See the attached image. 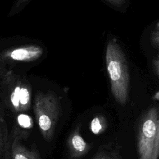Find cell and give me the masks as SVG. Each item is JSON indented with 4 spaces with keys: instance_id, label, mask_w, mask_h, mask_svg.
Returning <instances> with one entry per match:
<instances>
[{
    "instance_id": "16",
    "label": "cell",
    "mask_w": 159,
    "mask_h": 159,
    "mask_svg": "<svg viewBox=\"0 0 159 159\" xmlns=\"http://www.w3.org/2000/svg\"><path fill=\"white\" fill-rule=\"evenodd\" d=\"M29 119L28 116L24 115V118L23 119V120L22 119H19V122L22 126L26 127L29 124V120H30V119Z\"/></svg>"
},
{
    "instance_id": "15",
    "label": "cell",
    "mask_w": 159,
    "mask_h": 159,
    "mask_svg": "<svg viewBox=\"0 0 159 159\" xmlns=\"http://www.w3.org/2000/svg\"><path fill=\"white\" fill-rule=\"evenodd\" d=\"M29 0H17L15 4V8L18 9L25 5Z\"/></svg>"
},
{
    "instance_id": "12",
    "label": "cell",
    "mask_w": 159,
    "mask_h": 159,
    "mask_svg": "<svg viewBox=\"0 0 159 159\" xmlns=\"http://www.w3.org/2000/svg\"><path fill=\"white\" fill-rule=\"evenodd\" d=\"M150 41L153 47L159 48V31H153L151 33Z\"/></svg>"
},
{
    "instance_id": "6",
    "label": "cell",
    "mask_w": 159,
    "mask_h": 159,
    "mask_svg": "<svg viewBox=\"0 0 159 159\" xmlns=\"http://www.w3.org/2000/svg\"><path fill=\"white\" fill-rule=\"evenodd\" d=\"M43 53L40 46L31 45L8 50L3 53V57L16 61L30 62L39 58Z\"/></svg>"
},
{
    "instance_id": "10",
    "label": "cell",
    "mask_w": 159,
    "mask_h": 159,
    "mask_svg": "<svg viewBox=\"0 0 159 159\" xmlns=\"http://www.w3.org/2000/svg\"><path fill=\"white\" fill-rule=\"evenodd\" d=\"M23 129L19 127L18 125H14L11 129L9 137L8 140L6 145L5 150L3 154V157L2 159H13L12 155V144L14 141L15 137Z\"/></svg>"
},
{
    "instance_id": "2",
    "label": "cell",
    "mask_w": 159,
    "mask_h": 159,
    "mask_svg": "<svg viewBox=\"0 0 159 159\" xmlns=\"http://www.w3.org/2000/svg\"><path fill=\"white\" fill-rule=\"evenodd\" d=\"M138 159H159V106L148 108L137 125Z\"/></svg>"
},
{
    "instance_id": "13",
    "label": "cell",
    "mask_w": 159,
    "mask_h": 159,
    "mask_svg": "<svg viewBox=\"0 0 159 159\" xmlns=\"http://www.w3.org/2000/svg\"><path fill=\"white\" fill-rule=\"evenodd\" d=\"M153 69H154L155 73H157V76L159 78V53L157 54V55L153 59Z\"/></svg>"
},
{
    "instance_id": "1",
    "label": "cell",
    "mask_w": 159,
    "mask_h": 159,
    "mask_svg": "<svg viewBox=\"0 0 159 159\" xmlns=\"http://www.w3.org/2000/svg\"><path fill=\"white\" fill-rule=\"evenodd\" d=\"M105 58L112 96L124 106L129 100L130 74L125 56L116 39L108 41Z\"/></svg>"
},
{
    "instance_id": "9",
    "label": "cell",
    "mask_w": 159,
    "mask_h": 159,
    "mask_svg": "<svg viewBox=\"0 0 159 159\" xmlns=\"http://www.w3.org/2000/svg\"><path fill=\"white\" fill-rule=\"evenodd\" d=\"M9 133L3 111H0V159L2 158Z\"/></svg>"
},
{
    "instance_id": "11",
    "label": "cell",
    "mask_w": 159,
    "mask_h": 159,
    "mask_svg": "<svg viewBox=\"0 0 159 159\" xmlns=\"http://www.w3.org/2000/svg\"><path fill=\"white\" fill-rule=\"evenodd\" d=\"M106 120L102 115L96 116L91 121V129L94 134H100L106 130Z\"/></svg>"
},
{
    "instance_id": "14",
    "label": "cell",
    "mask_w": 159,
    "mask_h": 159,
    "mask_svg": "<svg viewBox=\"0 0 159 159\" xmlns=\"http://www.w3.org/2000/svg\"><path fill=\"white\" fill-rule=\"evenodd\" d=\"M106 1H107L110 4L118 7L122 6L125 2V0H106Z\"/></svg>"
},
{
    "instance_id": "5",
    "label": "cell",
    "mask_w": 159,
    "mask_h": 159,
    "mask_svg": "<svg viewBox=\"0 0 159 159\" xmlns=\"http://www.w3.org/2000/svg\"><path fill=\"white\" fill-rule=\"evenodd\" d=\"M80 125H76L67 139V152L70 159H80L90 150L91 145L83 138Z\"/></svg>"
},
{
    "instance_id": "4",
    "label": "cell",
    "mask_w": 159,
    "mask_h": 159,
    "mask_svg": "<svg viewBox=\"0 0 159 159\" xmlns=\"http://www.w3.org/2000/svg\"><path fill=\"white\" fill-rule=\"evenodd\" d=\"M7 103L10 109L16 113L27 111L31 104V92L30 88L21 83L16 84L7 96Z\"/></svg>"
},
{
    "instance_id": "18",
    "label": "cell",
    "mask_w": 159,
    "mask_h": 159,
    "mask_svg": "<svg viewBox=\"0 0 159 159\" xmlns=\"http://www.w3.org/2000/svg\"><path fill=\"white\" fill-rule=\"evenodd\" d=\"M157 29H158V31H159V22L157 24Z\"/></svg>"
},
{
    "instance_id": "17",
    "label": "cell",
    "mask_w": 159,
    "mask_h": 159,
    "mask_svg": "<svg viewBox=\"0 0 159 159\" xmlns=\"http://www.w3.org/2000/svg\"><path fill=\"white\" fill-rule=\"evenodd\" d=\"M152 99L155 101H159V91L155 93V94L152 97Z\"/></svg>"
},
{
    "instance_id": "7",
    "label": "cell",
    "mask_w": 159,
    "mask_h": 159,
    "mask_svg": "<svg viewBox=\"0 0 159 159\" xmlns=\"http://www.w3.org/2000/svg\"><path fill=\"white\" fill-rule=\"evenodd\" d=\"M27 132L22 130L14 139L12 144V155L13 159H42L36 148H27L21 143L22 139H26Z\"/></svg>"
},
{
    "instance_id": "8",
    "label": "cell",
    "mask_w": 159,
    "mask_h": 159,
    "mask_svg": "<svg viewBox=\"0 0 159 159\" xmlns=\"http://www.w3.org/2000/svg\"><path fill=\"white\" fill-rule=\"evenodd\" d=\"M92 159H122L119 150L111 145L101 146Z\"/></svg>"
},
{
    "instance_id": "3",
    "label": "cell",
    "mask_w": 159,
    "mask_h": 159,
    "mask_svg": "<svg viewBox=\"0 0 159 159\" xmlns=\"http://www.w3.org/2000/svg\"><path fill=\"white\" fill-rule=\"evenodd\" d=\"M34 112L43 138L50 142L54 137L61 115V106L58 97L51 91L37 93L34 99Z\"/></svg>"
}]
</instances>
